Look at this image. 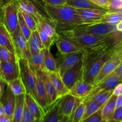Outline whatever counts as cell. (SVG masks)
Wrapping results in <instances>:
<instances>
[{
    "label": "cell",
    "mask_w": 122,
    "mask_h": 122,
    "mask_svg": "<svg viewBox=\"0 0 122 122\" xmlns=\"http://www.w3.org/2000/svg\"><path fill=\"white\" fill-rule=\"evenodd\" d=\"M44 7L46 14L54 23L58 33L83 25L81 17L73 7L66 4L61 5L44 4Z\"/></svg>",
    "instance_id": "1"
},
{
    "label": "cell",
    "mask_w": 122,
    "mask_h": 122,
    "mask_svg": "<svg viewBox=\"0 0 122 122\" xmlns=\"http://www.w3.org/2000/svg\"><path fill=\"white\" fill-rule=\"evenodd\" d=\"M110 50L98 56L83 59L82 79L84 81L92 83L104 63L110 58Z\"/></svg>",
    "instance_id": "2"
},
{
    "label": "cell",
    "mask_w": 122,
    "mask_h": 122,
    "mask_svg": "<svg viewBox=\"0 0 122 122\" xmlns=\"http://www.w3.org/2000/svg\"><path fill=\"white\" fill-rule=\"evenodd\" d=\"M19 69V77L21 79L27 93L31 94L36 100V75L29 67L27 60L23 58H17Z\"/></svg>",
    "instance_id": "3"
},
{
    "label": "cell",
    "mask_w": 122,
    "mask_h": 122,
    "mask_svg": "<svg viewBox=\"0 0 122 122\" xmlns=\"http://www.w3.org/2000/svg\"><path fill=\"white\" fill-rule=\"evenodd\" d=\"M19 8L14 0H12L3 7L2 23L10 34L19 27Z\"/></svg>",
    "instance_id": "4"
},
{
    "label": "cell",
    "mask_w": 122,
    "mask_h": 122,
    "mask_svg": "<svg viewBox=\"0 0 122 122\" xmlns=\"http://www.w3.org/2000/svg\"><path fill=\"white\" fill-rule=\"evenodd\" d=\"M19 10L27 13L35 19L37 22L42 16H48L44 5L38 0H14Z\"/></svg>",
    "instance_id": "5"
},
{
    "label": "cell",
    "mask_w": 122,
    "mask_h": 122,
    "mask_svg": "<svg viewBox=\"0 0 122 122\" xmlns=\"http://www.w3.org/2000/svg\"><path fill=\"white\" fill-rule=\"evenodd\" d=\"M85 56L84 51L71 52L66 54H61L58 52L57 64L58 67L59 73H63L64 71L72 67L76 64L83 60Z\"/></svg>",
    "instance_id": "6"
},
{
    "label": "cell",
    "mask_w": 122,
    "mask_h": 122,
    "mask_svg": "<svg viewBox=\"0 0 122 122\" xmlns=\"http://www.w3.org/2000/svg\"><path fill=\"white\" fill-rule=\"evenodd\" d=\"M81 30L88 33L98 36H105L117 32L116 25L104 23H93L85 24L77 26Z\"/></svg>",
    "instance_id": "7"
},
{
    "label": "cell",
    "mask_w": 122,
    "mask_h": 122,
    "mask_svg": "<svg viewBox=\"0 0 122 122\" xmlns=\"http://www.w3.org/2000/svg\"><path fill=\"white\" fill-rule=\"evenodd\" d=\"M11 35L13 39L17 58H23L27 60L30 56L28 42L20 31L19 27H18Z\"/></svg>",
    "instance_id": "8"
},
{
    "label": "cell",
    "mask_w": 122,
    "mask_h": 122,
    "mask_svg": "<svg viewBox=\"0 0 122 122\" xmlns=\"http://www.w3.org/2000/svg\"><path fill=\"white\" fill-rule=\"evenodd\" d=\"M83 67V60L60 75L64 85L69 91L72 89L75 83L82 78Z\"/></svg>",
    "instance_id": "9"
},
{
    "label": "cell",
    "mask_w": 122,
    "mask_h": 122,
    "mask_svg": "<svg viewBox=\"0 0 122 122\" xmlns=\"http://www.w3.org/2000/svg\"><path fill=\"white\" fill-rule=\"evenodd\" d=\"M122 81L120 77L113 72L110 75H108V76H107L106 78L104 79L98 84L94 86V88H93L92 91L91 92L90 94L81 101L84 102V103H86L89 100H90L91 98L95 94H96L98 92L103 90L114 89V88L116 86V85H117L119 83H122Z\"/></svg>",
    "instance_id": "10"
},
{
    "label": "cell",
    "mask_w": 122,
    "mask_h": 122,
    "mask_svg": "<svg viewBox=\"0 0 122 122\" xmlns=\"http://www.w3.org/2000/svg\"><path fill=\"white\" fill-rule=\"evenodd\" d=\"M81 102L80 99L70 93L66 94L60 100L58 108L59 114L63 116H71Z\"/></svg>",
    "instance_id": "11"
},
{
    "label": "cell",
    "mask_w": 122,
    "mask_h": 122,
    "mask_svg": "<svg viewBox=\"0 0 122 122\" xmlns=\"http://www.w3.org/2000/svg\"><path fill=\"white\" fill-rule=\"evenodd\" d=\"M44 71H45L44 70H40L36 72V101H38L45 113L49 107H48L47 102H46V91H45V83H44Z\"/></svg>",
    "instance_id": "12"
},
{
    "label": "cell",
    "mask_w": 122,
    "mask_h": 122,
    "mask_svg": "<svg viewBox=\"0 0 122 122\" xmlns=\"http://www.w3.org/2000/svg\"><path fill=\"white\" fill-rule=\"evenodd\" d=\"M81 17V19L83 22V25L90 24L98 22L101 19L104 15L108 11L102 10L92 9V8H75Z\"/></svg>",
    "instance_id": "13"
},
{
    "label": "cell",
    "mask_w": 122,
    "mask_h": 122,
    "mask_svg": "<svg viewBox=\"0 0 122 122\" xmlns=\"http://www.w3.org/2000/svg\"><path fill=\"white\" fill-rule=\"evenodd\" d=\"M1 76L6 83L19 77L17 61H1Z\"/></svg>",
    "instance_id": "14"
},
{
    "label": "cell",
    "mask_w": 122,
    "mask_h": 122,
    "mask_svg": "<svg viewBox=\"0 0 122 122\" xmlns=\"http://www.w3.org/2000/svg\"><path fill=\"white\" fill-rule=\"evenodd\" d=\"M122 61L119 59L110 57L103 65L99 73L94 79L92 84L94 86L98 84L107 76L110 75L120 64Z\"/></svg>",
    "instance_id": "15"
},
{
    "label": "cell",
    "mask_w": 122,
    "mask_h": 122,
    "mask_svg": "<svg viewBox=\"0 0 122 122\" xmlns=\"http://www.w3.org/2000/svg\"><path fill=\"white\" fill-rule=\"evenodd\" d=\"M0 101L4 108V114L13 120L15 103V96L10 89L6 86L4 91L0 98Z\"/></svg>",
    "instance_id": "16"
},
{
    "label": "cell",
    "mask_w": 122,
    "mask_h": 122,
    "mask_svg": "<svg viewBox=\"0 0 122 122\" xmlns=\"http://www.w3.org/2000/svg\"><path fill=\"white\" fill-rule=\"evenodd\" d=\"M55 44H56L58 52L61 54H66L83 50L70 39L61 34L58 35V38L55 41Z\"/></svg>",
    "instance_id": "17"
},
{
    "label": "cell",
    "mask_w": 122,
    "mask_h": 122,
    "mask_svg": "<svg viewBox=\"0 0 122 122\" xmlns=\"http://www.w3.org/2000/svg\"><path fill=\"white\" fill-rule=\"evenodd\" d=\"M93 88L92 83L85 82L81 78L75 83L70 93L82 101L90 94Z\"/></svg>",
    "instance_id": "18"
},
{
    "label": "cell",
    "mask_w": 122,
    "mask_h": 122,
    "mask_svg": "<svg viewBox=\"0 0 122 122\" xmlns=\"http://www.w3.org/2000/svg\"><path fill=\"white\" fill-rule=\"evenodd\" d=\"M37 29L42 30L49 36L53 38L56 41L58 36V33L56 30V25L49 17L42 16L37 21Z\"/></svg>",
    "instance_id": "19"
},
{
    "label": "cell",
    "mask_w": 122,
    "mask_h": 122,
    "mask_svg": "<svg viewBox=\"0 0 122 122\" xmlns=\"http://www.w3.org/2000/svg\"><path fill=\"white\" fill-rule=\"evenodd\" d=\"M25 104L30 112L36 120H41L44 116V112L36 100L31 94L26 93L25 95Z\"/></svg>",
    "instance_id": "20"
},
{
    "label": "cell",
    "mask_w": 122,
    "mask_h": 122,
    "mask_svg": "<svg viewBox=\"0 0 122 122\" xmlns=\"http://www.w3.org/2000/svg\"><path fill=\"white\" fill-rule=\"evenodd\" d=\"M60 98L48 108L41 119V122H59L61 120L63 116L60 115L58 112Z\"/></svg>",
    "instance_id": "21"
},
{
    "label": "cell",
    "mask_w": 122,
    "mask_h": 122,
    "mask_svg": "<svg viewBox=\"0 0 122 122\" xmlns=\"http://www.w3.org/2000/svg\"><path fill=\"white\" fill-rule=\"evenodd\" d=\"M44 83L46 91V102L48 107H50L51 105L55 103L59 99V98L57 91L50 81L48 73L46 71H44Z\"/></svg>",
    "instance_id": "22"
},
{
    "label": "cell",
    "mask_w": 122,
    "mask_h": 122,
    "mask_svg": "<svg viewBox=\"0 0 122 122\" xmlns=\"http://www.w3.org/2000/svg\"><path fill=\"white\" fill-rule=\"evenodd\" d=\"M48 75L50 81L57 91L59 98L70 93L69 90L64 85L59 73H48Z\"/></svg>",
    "instance_id": "23"
},
{
    "label": "cell",
    "mask_w": 122,
    "mask_h": 122,
    "mask_svg": "<svg viewBox=\"0 0 122 122\" xmlns=\"http://www.w3.org/2000/svg\"><path fill=\"white\" fill-rule=\"evenodd\" d=\"M29 67L35 73L37 71H45L44 67V49L37 53L30 54L27 60Z\"/></svg>",
    "instance_id": "24"
},
{
    "label": "cell",
    "mask_w": 122,
    "mask_h": 122,
    "mask_svg": "<svg viewBox=\"0 0 122 122\" xmlns=\"http://www.w3.org/2000/svg\"><path fill=\"white\" fill-rule=\"evenodd\" d=\"M0 45L15 54L11 35L4 24L1 21L0 22Z\"/></svg>",
    "instance_id": "25"
},
{
    "label": "cell",
    "mask_w": 122,
    "mask_h": 122,
    "mask_svg": "<svg viewBox=\"0 0 122 122\" xmlns=\"http://www.w3.org/2000/svg\"><path fill=\"white\" fill-rule=\"evenodd\" d=\"M117 97L112 95L109 100L102 106L101 108V116L102 121L107 122L112 120L113 114L116 110V101Z\"/></svg>",
    "instance_id": "26"
},
{
    "label": "cell",
    "mask_w": 122,
    "mask_h": 122,
    "mask_svg": "<svg viewBox=\"0 0 122 122\" xmlns=\"http://www.w3.org/2000/svg\"><path fill=\"white\" fill-rule=\"evenodd\" d=\"M44 67L48 73H59L58 64L50 51V49H44Z\"/></svg>",
    "instance_id": "27"
},
{
    "label": "cell",
    "mask_w": 122,
    "mask_h": 122,
    "mask_svg": "<svg viewBox=\"0 0 122 122\" xmlns=\"http://www.w3.org/2000/svg\"><path fill=\"white\" fill-rule=\"evenodd\" d=\"M29 49L30 54L37 53L44 49V46L41 41L38 30L32 32L30 36L27 40Z\"/></svg>",
    "instance_id": "28"
},
{
    "label": "cell",
    "mask_w": 122,
    "mask_h": 122,
    "mask_svg": "<svg viewBox=\"0 0 122 122\" xmlns=\"http://www.w3.org/2000/svg\"><path fill=\"white\" fill-rule=\"evenodd\" d=\"M66 4L75 8H82V9L92 8V9L106 10L97 5L96 4L91 2L90 0H67Z\"/></svg>",
    "instance_id": "29"
},
{
    "label": "cell",
    "mask_w": 122,
    "mask_h": 122,
    "mask_svg": "<svg viewBox=\"0 0 122 122\" xmlns=\"http://www.w3.org/2000/svg\"><path fill=\"white\" fill-rule=\"evenodd\" d=\"M25 105V95L15 96V103L13 122H20L24 112Z\"/></svg>",
    "instance_id": "30"
},
{
    "label": "cell",
    "mask_w": 122,
    "mask_h": 122,
    "mask_svg": "<svg viewBox=\"0 0 122 122\" xmlns=\"http://www.w3.org/2000/svg\"><path fill=\"white\" fill-rule=\"evenodd\" d=\"M122 20V11H107L101 19L96 23L116 25Z\"/></svg>",
    "instance_id": "31"
},
{
    "label": "cell",
    "mask_w": 122,
    "mask_h": 122,
    "mask_svg": "<svg viewBox=\"0 0 122 122\" xmlns=\"http://www.w3.org/2000/svg\"><path fill=\"white\" fill-rule=\"evenodd\" d=\"M7 86L15 96L25 95L27 93L26 88L20 77L7 83Z\"/></svg>",
    "instance_id": "32"
},
{
    "label": "cell",
    "mask_w": 122,
    "mask_h": 122,
    "mask_svg": "<svg viewBox=\"0 0 122 122\" xmlns=\"http://www.w3.org/2000/svg\"><path fill=\"white\" fill-rule=\"evenodd\" d=\"M86 110L83 119L88 117L89 116H91L92 114H94L102 108V105L100 104L98 102L94 100H90L88 102H86Z\"/></svg>",
    "instance_id": "33"
},
{
    "label": "cell",
    "mask_w": 122,
    "mask_h": 122,
    "mask_svg": "<svg viewBox=\"0 0 122 122\" xmlns=\"http://www.w3.org/2000/svg\"><path fill=\"white\" fill-rule=\"evenodd\" d=\"M113 89H110V90H103L101 91L98 92L96 94L94 95L91 98V100H94L100 103V104L104 105L110 99V98L113 95Z\"/></svg>",
    "instance_id": "34"
},
{
    "label": "cell",
    "mask_w": 122,
    "mask_h": 122,
    "mask_svg": "<svg viewBox=\"0 0 122 122\" xmlns=\"http://www.w3.org/2000/svg\"><path fill=\"white\" fill-rule=\"evenodd\" d=\"M86 110V104L81 101L71 116V122H82Z\"/></svg>",
    "instance_id": "35"
},
{
    "label": "cell",
    "mask_w": 122,
    "mask_h": 122,
    "mask_svg": "<svg viewBox=\"0 0 122 122\" xmlns=\"http://www.w3.org/2000/svg\"><path fill=\"white\" fill-rule=\"evenodd\" d=\"M0 61H1L16 62L17 57L15 54L13 53L4 46L0 45Z\"/></svg>",
    "instance_id": "36"
},
{
    "label": "cell",
    "mask_w": 122,
    "mask_h": 122,
    "mask_svg": "<svg viewBox=\"0 0 122 122\" xmlns=\"http://www.w3.org/2000/svg\"><path fill=\"white\" fill-rule=\"evenodd\" d=\"M19 27L25 38L27 40H28L31 34H32V31L30 29L29 27V26H27V25L20 11H19Z\"/></svg>",
    "instance_id": "37"
},
{
    "label": "cell",
    "mask_w": 122,
    "mask_h": 122,
    "mask_svg": "<svg viewBox=\"0 0 122 122\" xmlns=\"http://www.w3.org/2000/svg\"><path fill=\"white\" fill-rule=\"evenodd\" d=\"M39 32V37H40L41 41L44 46V48L46 49H50L51 46H52L55 43V40L53 38H51L46 33L42 31V30L37 29Z\"/></svg>",
    "instance_id": "38"
},
{
    "label": "cell",
    "mask_w": 122,
    "mask_h": 122,
    "mask_svg": "<svg viewBox=\"0 0 122 122\" xmlns=\"http://www.w3.org/2000/svg\"><path fill=\"white\" fill-rule=\"evenodd\" d=\"M19 11H20V13L22 15L25 21L27 24V26H29V27L30 29L33 32V31L37 30V23L36 20H35L34 18L32 17L31 15H29L27 13H25V12H23L20 10Z\"/></svg>",
    "instance_id": "39"
},
{
    "label": "cell",
    "mask_w": 122,
    "mask_h": 122,
    "mask_svg": "<svg viewBox=\"0 0 122 122\" xmlns=\"http://www.w3.org/2000/svg\"><path fill=\"white\" fill-rule=\"evenodd\" d=\"M107 10L108 11H122V1L109 0Z\"/></svg>",
    "instance_id": "40"
},
{
    "label": "cell",
    "mask_w": 122,
    "mask_h": 122,
    "mask_svg": "<svg viewBox=\"0 0 122 122\" xmlns=\"http://www.w3.org/2000/svg\"><path fill=\"white\" fill-rule=\"evenodd\" d=\"M36 120V119H35L34 116L30 112L25 104L23 113L20 122H34Z\"/></svg>",
    "instance_id": "41"
},
{
    "label": "cell",
    "mask_w": 122,
    "mask_h": 122,
    "mask_svg": "<svg viewBox=\"0 0 122 122\" xmlns=\"http://www.w3.org/2000/svg\"><path fill=\"white\" fill-rule=\"evenodd\" d=\"M102 116H101V108L95 113L94 114H92L91 116L88 117L83 119L82 122H102Z\"/></svg>",
    "instance_id": "42"
},
{
    "label": "cell",
    "mask_w": 122,
    "mask_h": 122,
    "mask_svg": "<svg viewBox=\"0 0 122 122\" xmlns=\"http://www.w3.org/2000/svg\"><path fill=\"white\" fill-rule=\"evenodd\" d=\"M110 57H113L119 59L122 62V46L117 49H110Z\"/></svg>",
    "instance_id": "43"
},
{
    "label": "cell",
    "mask_w": 122,
    "mask_h": 122,
    "mask_svg": "<svg viewBox=\"0 0 122 122\" xmlns=\"http://www.w3.org/2000/svg\"><path fill=\"white\" fill-rule=\"evenodd\" d=\"M44 4L50 5H61L66 3L67 0H42Z\"/></svg>",
    "instance_id": "44"
},
{
    "label": "cell",
    "mask_w": 122,
    "mask_h": 122,
    "mask_svg": "<svg viewBox=\"0 0 122 122\" xmlns=\"http://www.w3.org/2000/svg\"><path fill=\"white\" fill-rule=\"evenodd\" d=\"M90 1L95 4H96L97 5L107 10V5H108L109 0H90Z\"/></svg>",
    "instance_id": "45"
},
{
    "label": "cell",
    "mask_w": 122,
    "mask_h": 122,
    "mask_svg": "<svg viewBox=\"0 0 122 122\" xmlns=\"http://www.w3.org/2000/svg\"><path fill=\"white\" fill-rule=\"evenodd\" d=\"M113 119L122 122V106L116 109L113 114Z\"/></svg>",
    "instance_id": "46"
},
{
    "label": "cell",
    "mask_w": 122,
    "mask_h": 122,
    "mask_svg": "<svg viewBox=\"0 0 122 122\" xmlns=\"http://www.w3.org/2000/svg\"><path fill=\"white\" fill-rule=\"evenodd\" d=\"M113 95H115L116 97L122 95V82L119 83L114 88L113 91Z\"/></svg>",
    "instance_id": "47"
},
{
    "label": "cell",
    "mask_w": 122,
    "mask_h": 122,
    "mask_svg": "<svg viewBox=\"0 0 122 122\" xmlns=\"http://www.w3.org/2000/svg\"><path fill=\"white\" fill-rule=\"evenodd\" d=\"M113 73L116 75H117L122 81V62L120 63V65L115 69V70L113 71Z\"/></svg>",
    "instance_id": "48"
},
{
    "label": "cell",
    "mask_w": 122,
    "mask_h": 122,
    "mask_svg": "<svg viewBox=\"0 0 122 122\" xmlns=\"http://www.w3.org/2000/svg\"><path fill=\"white\" fill-rule=\"evenodd\" d=\"M122 106V95L117 97L116 101V108H118Z\"/></svg>",
    "instance_id": "49"
},
{
    "label": "cell",
    "mask_w": 122,
    "mask_h": 122,
    "mask_svg": "<svg viewBox=\"0 0 122 122\" xmlns=\"http://www.w3.org/2000/svg\"><path fill=\"white\" fill-rule=\"evenodd\" d=\"M0 122H13V120L4 114V115L0 116Z\"/></svg>",
    "instance_id": "50"
},
{
    "label": "cell",
    "mask_w": 122,
    "mask_h": 122,
    "mask_svg": "<svg viewBox=\"0 0 122 122\" xmlns=\"http://www.w3.org/2000/svg\"><path fill=\"white\" fill-rule=\"evenodd\" d=\"M71 116L70 117H67V116H63L61 120L59 122H71Z\"/></svg>",
    "instance_id": "51"
},
{
    "label": "cell",
    "mask_w": 122,
    "mask_h": 122,
    "mask_svg": "<svg viewBox=\"0 0 122 122\" xmlns=\"http://www.w3.org/2000/svg\"><path fill=\"white\" fill-rule=\"evenodd\" d=\"M116 30L119 32H122V20L120 21H119L117 24L116 25Z\"/></svg>",
    "instance_id": "52"
},
{
    "label": "cell",
    "mask_w": 122,
    "mask_h": 122,
    "mask_svg": "<svg viewBox=\"0 0 122 122\" xmlns=\"http://www.w3.org/2000/svg\"><path fill=\"white\" fill-rule=\"evenodd\" d=\"M122 38L120 41H119V42H118L116 44H115V45H114L111 49H117V48H119L120 47H122Z\"/></svg>",
    "instance_id": "53"
},
{
    "label": "cell",
    "mask_w": 122,
    "mask_h": 122,
    "mask_svg": "<svg viewBox=\"0 0 122 122\" xmlns=\"http://www.w3.org/2000/svg\"><path fill=\"white\" fill-rule=\"evenodd\" d=\"M6 86H7V83H6V82L4 81L3 79H2V77H0V86L2 87L3 89H5Z\"/></svg>",
    "instance_id": "54"
},
{
    "label": "cell",
    "mask_w": 122,
    "mask_h": 122,
    "mask_svg": "<svg viewBox=\"0 0 122 122\" xmlns=\"http://www.w3.org/2000/svg\"><path fill=\"white\" fill-rule=\"evenodd\" d=\"M12 0H0V6L3 7L4 6H5L8 2H10Z\"/></svg>",
    "instance_id": "55"
},
{
    "label": "cell",
    "mask_w": 122,
    "mask_h": 122,
    "mask_svg": "<svg viewBox=\"0 0 122 122\" xmlns=\"http://www.w3.org/2000/svg\"><path fill=\"white\" fill-rule=\"evenodd\" d=\"M4 108L2 104L0 101V116L4 115Z\"/></svg>",
    "instance_id": "56"
},
{
    "label": "cell",
    "mask_w": 122,
    "mask_h": 122,
    "mask_svg": "<svg viewBox=\"0 0 122 122\" xmlns=\"http://www.w3.org/2000/svg\"><path fill=\"white\" fill-rule=\"evenodd\" d=\"M3 19V7L0 6V22H2Z\"/></svg>",
    "instance_id": "57"
},
{
    "label": "cell",
    "mask_w": 122,
    "mask_h": 122,
    "mask_svg": "<svg viewBox=\"0 0 122 122\" xmlns=\"http://www.w3.org/2000/svg\"><path fill=\"white\" fill-rule=\"evenodd\" d=\"M5 89H3V88H2L1 86H0V98L1 97V96H2V93H3Z\"/></svg>",
    "instance_id": "58"
},
{
    "label": "cell",
    "mask_w": 122,
    "mask_h": 122,
    "mask_svg": "<svg viewBox=\"0 0 122 122\" xmlns=\"http://www.w3.org/2000/svg\"><path fill=\"white\" fill-rule=\"evenodd\" d=\"M119 122V121H117V120H114V119H112V120H108V121H107V122Z\"/></svg>",
    "instance_id": "59"
},
{
    "label": "cell",
    "mask_w": 122,
    "mask_h": 122,
    "mask_svg": "<svg viewBox=\"0 0 122 122\" xmlns=\"http://www.w3.org/2000/svg\"><path fill=\"white\" fill-rule=\"evenodd\" d=\"M0 77H1V61H0Z\"/></svg>",
    "instance_id": "60"
},
{
    "label": "cell",
    "mask_w": 122,
    "mask_h": 122,
    "mask_svg": "<svg viewBox=\"0 0 122 122\" xmlns=\"http://www.w3.org/2000/svg\"><path fill=\"white\" fill-rule=\"evenodd\" d=\"M34 122H41V120H36Z\"/></svg>",
    "instance_id": "61"
},
{
    "label": "cell",
    "mask_w": 122,
    "mask_h": 122,
    "mask_svg": "<svg viewBox=\"0 0 122 122\" xmlns=\"http://www.w3.org/2000/svg\"><path fill=\"white\" fill-rule=\"evenodd\" d=\"M102 122H105L104 121H102Z\"/></svg>",
    "instance_id": "62"
},
{
    "label": "cell",
    "mask_w": 122,
    "mask_h": 122,
    "mask_svg": "<svg viewBox=\"0 0 122 122\" xmlns=\"http://www.w3.org/2000/svg\"><path fill=\"white\" fill-rule=\"evenodd\" d=\"M119 1H122V0H119Z\"/></svg>",
    "instance_id": "63"
},
{
    "label": "cell",
    "mask_w": 122,
    "mask_h": 122,
    "mask_svg": "<svg viewBox=\"0 0 122 122\" xmlns=\"http://www.w3.org/2000/svg\"></svg>",
    "instance_id": "64"
}]
</instances>
